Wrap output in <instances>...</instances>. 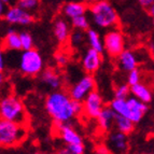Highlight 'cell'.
Here are the masks:
<instances>
[{"mask_svg":"<svg viewBox=\"0 0 154 154\" xmlns=\"http://www.w3.org/2000/svg\"><path fill=\"white\" fill-rule=\"evenodd\" d=\"M44 107L54 124H66L83 113V103L73 100L68 93L56 90L46 96Z\"/></svg>","mask_w":154,"mask_h":154,"instance_id":"6da1fadb","label":"cell"},{"mask_svg":"<svg viewBox=\"0 0 154 154\" xmlns=\"http://www.w3.org/2000/svg\"><path fill=\"white\" fill-rule=\"evenodd\" d=\"M88 12L92 22L99 28L112 29L118 26V12L108 0H99L91 5Z\"/></svg>","mask_w":154,"mask_h":154,"instance_id":"7a4b0ae2","label":"cell"},{"mask_svg":"<svg viewBox=\"0 0 154 154\" xmlns=\"http://www.w3.org/2000/svg\"><path fill=\"white\" fill-rule=\"evenodd\" d=\"M118 116L128 118L134 123H139L148 110L146 103H142L134 96H129L126 99L114 98L109 105Z\"/></svg>","mask_w":154,"mask_h":154,"instance_id":"3957f363","label":"cell"},{"mask_svg":"<svg viewBox=\"0 0 154 154\" xmlns=\"http://www.w3.org/2000/svg\"><path fill=\"white\" fill-rule=\"evenodd\" d=\"M28 135L26 124L0 119V148H12L21 144Z\"/></svg>","mask_w":154,"mask_h":154,"instance_id":"277c9868","label":"cell"},{"mask_svg":"<svg viewBox=\"0 0 154 154\" xmlns=\"http://www.w3.org/2000/svg\"><path fill=\"white\" fill-rule=\"evenodd\" d=\"M0 119L7 121L27 124V113L25 106L17 96L7 94L0 98Z\"/></svg>","mask_w":154,"mask_h":154,"instance_id":"5b68a950","label":"cell"},{"mask_svg":"<svg viewBox=\"0 0 154 154\" xmlns=\"http://www.w3.org/2000/svg\"><path fill=\"white\" fill-rule=\"evenodd\" d=\"M18 71L26 77H37L44 70V62L36 49L23 51L17 63Z\"/></svg>","mask_w":154,"mask_h":154,"instance_id":"8992f818","label":"cell"},{"mask_svg":"<svg viewBox=\"0 0 154 154\" xmlns=\"http://www.w3.org/2000/svg\"><path fill=\"white\" fill-rule=\"evenodd\" d=\"M103 49L112 58H116L125 50V40L123 33L119 29H110L103 37Z\"/></svg>","mask_w":154,"mask_h":154,"instance_id":"52a82bcc","label":"cell"},{"mask_svg":"<svg viewBox=\"0 0 154 154\" xmlns=\"http://www.w3.org/2000/svg\"><path fill=\"white\" fill-rule=\"evenodd\" d=\"M95 88L96 82L94 77L92 75L86 73L69 88L68 94L73 100L83 103V100L88 97L93 91H95Z\"/></svg>","mask_w":154,"mask_h":154,"instance_id":"ba28073f","label":"cell"},{"mask_svg":"<svg viewBox=\"0 0 154 154\" xmlns=\"http://www.w3.org/2000/svg\"><path fill=\"white\" fill-rule=\"evenodd\" d=\"M105 107L103 96L97 91H93L88 97L83 100V113L91 119H96Z\"/></svg>","mask_w":154,"mask_h":154,"instance_id":"9c48e42d","label":"cell"},{"mask_svg":"<svg viewBox=\"0 0 154 154\" xmlns=\"http://www.w3.org/2000/svg\"><path fill=\"white\" fill-rule=\"evenodd\" d=\"M5 20L11 25H29L33 22V16L30 12L24 10L17 5H10L5 13Z\"/></svg>","mask_w":154,"mask_h":154,"instance_id":"30bf717a","label":"cell"},{"mask_svg":"<svg viewBox=\"0 0 154 154\" xmlns=\"http://www.w3.org/2000/svg\"><path fill=\"white\" fill-rule=\"evenodd\" d=\"M103 64V55L101 53L94 49H88L85 51L83 54L82 59H81V65L82 68L88 75H93L100 68Z\"/></svg>","mask_w":154,"mask_h":154,"instance_id":"8fae6325","label":"cell"},{"mask_svg":"<svg viewBox=\"0 0 154 154\" xmlns=\"http://www.w3.org/2000/svg\"><path fill=\"white\" fill-rule=\"evenodd\" d=\"M108 149L114 154H124L128 150V139L127 135L116 131L109 134L107 139Z\"/></svg>","mask_w":154,"mask_h":154,"instance_id":"7c38bea8","label":"cell"},{"mask_svg":"<svg viewBox=\"0 0 154 154\" xmlns=\"http://www.w3.org/2000/svg\"><path fill=\"white\" fill-rule=\"evenodd\" d=\"M55 128H56L59 138L62 139L66 146H71V144L82 143L83 142L81 135L69 123L55 124Z\"/></svg>","mask_w":154,"mask_h":154,"instance_id":"4fadbf2b","label":"cell"},{"mask_svg":"<svg viewBox=\"0 0 154 154\" xmlns=\"http://www.w3.org/2000/svg\"><path fill=\"white\" fill-rule=\"evenodd\" d=\"M40 80L51 90H59L63 84V79L58 72L53 68H46L40 73Z\"/></svg>","mask_w":154,"mask_h":154,"instance_id":"5bb4252c","label":"cell"},{"mask_svg":"<svg viewBox=\"0 0 154 154\" xmlns=\"http://www.w3.org/2000/svg\"><path fill=\"white\" fill-rule=\"evenodd\" d=\"M116 62H118L119 67L126 72L136 69L138 66V58L131 50H124L121 54L116 57Z\"/></svg>","mask_w":154,"mask_h":154,"instance_id":"9a60e30c","label":"cell"},{"mask_svg":"<svg viewBox=\"0 0 154 154\" xmlns=\"http://www.w3.org/2000/svg\"><path fill=\"white\" fill-rule=\"evenodd\" d=\"M88 11V8L86 7L84 2L80 1H70L64 5L62 9V12L65 17L72 20V18L78 17V16L85 15Z\"/></svg>","mask_w":154,"mask_h":154,"instance_id":"2e32d148","label":"cell"},{"mask_svg":"<svg viewBox=\"0 0 154 154\" xmlns=\"http://www.w3.org/2000/svg\"><path fill=\"white\" fill-rule=\"evenodd\" d=\"M116 116V113L111 109L110 106H105L103 109L101 110V112H100L97 118H96L98 127H99L101 131H108L109 129L114 125Z\"/></svg>","mask_w":154,"mask_h":154,"instance_id":"e0dca14e","label":"cell"},{"mask_svg":"<svg viewBox=\"0 0 154 154\" xmlns=\"http://www.w3.org/2000/svg\"><path fill=\"white\" fill-rule=\"evenodd\" d=\"M53 32L54 37L59 43H66L70 38V27L64 18H57L53 25Z\"/></svg>","mask_w":154,"mask_h":154,"instance_id":"ac0fdd59","label":"cell"},{"mask_svg":"<svg viewBox=\"0 0 154 154\" xmlns=\"http://www.w3.org/2000/svg\"><path fill=\"white\" fill-rule=\"evenodd\" d=\"M2 48L7 51H21L22 43L20 33L13 29H10L2 40Z\"/></svg>","mask_w":154,"mask_h":154,"instance_id":"d6986e66","label":"cell"},{"mask_svg":"<svg viewBox=\"0 0 154 154\" xmlns=\"http://www.w3.org/2000/svg\"><path fill=\"white\" fill-rule=\"evenodd\" d=\"M131 94L144 103H149L152 100V91L148 85L141 82L131 86Z\"/></svg>","mask_w":154,"mask_h":154,"instance_id":"ffe728a7","label":"cell"},{"mask_svg":"<svg viewBox=\"0 0 154 154\" xmlns=\"http://www.w3.org/2000/svg\"><path fill=\"white\" fill-rule=\"evenodd\" d=\"M86 41H88V45L91 49H94L96 51L103 53L105 51L103 49V40L100 37L99 32L95 29L88 28L86 30Z\"/></svg>","mask_w":154,"mask_h":154,"instance_id":"44dd1931","label":"cell"},{"mask_svg":"<svg viewBox=\"0 0 154 154\" xmlns=\"http://www.w3.org/2000/svg\"><path fill=\"white\" fill-rule=\"evenodd\" d=\"M114 126H116V131H121V133L125 134V135H129L134 131L135 129V123L128 118L123 116H116V121H114Z\"/></svg>","mask_w":154,"mask_h":154,"instance_id":"7402d4cb","label":"cell"},{"mask_svg":"<svg viewBox=\"0 0 154 154\" xmlns=\"http://www.w3.org/2000/svg\"><path fill=\"white\" fill-rule=\"evenodd\" d=\"M70 43L73 48H80L86 41V33H84V31L82 30H77L75 29L73 32L70 35Z\"/></svg>","mask_w":154,"mask_h":154,"instance_id":"603a6c76","label":"cell"},{"mask_svg":"<svg viewBox=\"0 0 154 154\" xmlns=\"http://www.w3.org/2000/svg\"><path fill=\"white\" fill-rule=\"evenodd\" d=\"M71 25L77 30L85 31L90 28V21H88V17L85 14V15H81V16H78V17L72 18Z\"/></svg>","mask_w":154,"mask_h":154,"instance_id":"cb8c5ba5","label":"cell"},{"mask_svg":"<svg viewBox=\"0 0 154 154\" xmlns=\"http://www.w3.org/2000/svg\"><path fill=\"white\" fill-rule=\"evenodd\" d=\"M20 37H21L22 50H23V51L33 49V39L30 33L27 32V31H22V32L20 33Z\"/></svg>","mask_w":154,"mask_h":154,"instance_id":"d4e9b609","label":"cell"},{"mask_svg":"<svg viewBox=\"0 0 154 154\" xmlns=\"http://www.w3.org/2000/svg\"><path fill=\"white\" fill-rule=\"evenodd\" d=\"M131 95V86L127 83L126 84H121L116 86L114 90V98L119 99H126Z\"/></svg>","mask_w":154,"mask_h":154,"instance_id":"484cf974","label":"cell"},{"mask_svg":"<svg viewBox=\"0 0 154 154\" xmlns=\"http://www.w3.org/2000/svg\"><path fill=\"white\" fill-rule=\"evenodd\" d=\"M16 3L18 7L30 13L36 11L39 7V0H17Z\"/></svg>","mask_w":154,"mask_h":154,"instance_id":"4316f807","label":"cell"},{"mask_svg":"<svg viewBox=\"0 0 154 154\" xmlns=\"http://www.w3.org/2000/svg\"><path fill=\"white\" fill-rule=\"evenodd\" d=\"M140 80H141V73H140L138 68L127 72V84L129 86L140 83Z\"/></svg>","mask_w":154,"mask_h":154,"instance_id":"83f0119b","label":"cell"},{"mask_svg":"<svg viewBox=\"0 0 154 154\" xmlns=\"http://www.w3.org/2000/svg\"><path fill=\"white\" fill-rule=\"evenodd\" d=\"M54 58H55V62H56L57 66H59V67H66L70 62L69 54H67L66 52H62V51L57 52L56 54H55Z\"/></svg>","mask_w":154,"mask_h":154,"instance_id":"f1b7e54d","label":"cell"},{"mask_svg":"<svg viewBox=\"0 0 154 154\" xmlns=\"http://www.w3.org/2000/svg\"><path fill=\"white\" fill-rule=\"evenodd\" d=\"M68 149L72 152L73 154H84L85 152V146L82 143H77V144H71V146H67Z\"/></svg>","mask_w":154,"mask_h":154,"instance_id":"f546056e","label":"cell"},{"mask_svg":"<svg viewBox=\"0 0 154 154\" xmlns=\"http://www.w3.org/2000/svg\"><path fill=\"white\" fill-rule=\"evenodd\" d=\"M5 68V50L0 46V71H3Z\"/></svg>","mask_w":154,"mask_h":154,"instance_id":"4dcf8cb0","label":"cell"},{"mask_svg":"<svg viewBox=\"0 0 154 154\" xmlns=\"http://www.w3.org/2000/svg\"><path fill=\"white\" fill-rule=\"evenodd\" d=\"M8 9H9V5L0 0V18L2 17L5 18V13H7V11H8Z\"/></svg>","mask_w":154,"mask_h":154,"instance_id":"1f68e13d","label":"cell"},{"mask_svg":"<svg viewBox=\"0 0 154 154\" xmlns=\"http://www.w3.org/2000/svg\"><path fill=\"white\" fill-rule=\"evenodd\" d=\"M138 1V3H139V5L141 7V8H143V9H148L150 8V5L153 3V1L154 0H137Z\"/></svg>","mask_w":154,"mask_h":154,"instance_id":"d6a6232c","label":"cell"},{"mask_svg":"<svg viewBox=\"0 0 154 154\" xmlns=\"http://www.w3.org/2000/svg\"><path fill=\"white\" fill-rule=\"evenodd\" d=\"M96 151H97L98 154H108L109 152V149H108V146H99L96 149Z\"/></svg>","mask_w":154,"mask_h":154,"instance_id":"836d02e7","label":"cell"},{"mask_svg":"<svg viewBox=\"0 0 154 154\" xmlns=\"http://www.w3.org/2000/svg\"><path fill=\"white\" fill-rule=\"evenodd\" d=\"M55 154H73V153H72V152L68 149V146H64V148H62V149H59Z\"/></svg>","mask_w":154,"mask_h":154,"instance_id":"e575fe53","label":"cell"},{"mask_svg":"<svg viewBox=\"0 0 154 154\" xmlns=\"http://www.w3.org/2000/svg\"><path fill=\"white\" fill-rule=\"evenodd\" d=\"M5 75H3V71H0V91H1V88H2L3 84H5Z\"/></svg>","mask_w":154,"mask_h":154,"instance_id":"d590c367","label":"cell"},{"mask_svg":"<svg viewBox=\"0 0 154 154\" xmlns=\"http://www.w3.org/2000/svg\"><path fill=\"white\" fill-rule=\"evenodd\" d=\"M148 12H149L150 16H151V17L154 20V1H153V3L150 5V8L148 9Z\"/></svg>","mask_w":154,"mask_h":154,"instance_id":"8d00e7d4","label":"cell"},{"mask_svg":"<svg viewBox=\"0 0 154 154\" xmlns=\"http://www.w3.org/2000/svg\"><path fill=\"white\" fill-rule=\"evenodd\" d=\"M1 1H3V2L7 3V5H8L9 7H10V5H14V2H15V1H17V0H1Z\"/></svg>","mask_w":154,"mask_h":154,"instance_id":"74e56055","label":"cell"},{"mask_svg":"<svg viewBox=\"0 0 154 154\" xmlns=\"http://www.w3.org/2000/svg\"><path fill=\"white\" fill-rule=\"evenodd\" d=\"M84 1L91 5H93V3H95V2H97V1H99V0H84Z\"/></svg>","mask_w":154,"mask_h":154,"instance_id":"f35d334b","label":"cell"},{"mask_svg":"<svg viewBox=\"0 0 154 154\" xmlns=\"http://www.w3.org/2000/svg\"><path fill=\"white\" fill-rule=\"evenodd\" d=\"M30 154H43V153H41V152H32V153H30Z\"/></svg>","mask_w":154,"mask_h":154,"instance_id":"ab89813d","label":"cell"},{"mask_svg":"<svg viewBox=\"0 0 154 154\" xmlns=\"http://www.w3.org/2000/svg\"><path fill=\"white\" fill-rule=\"evenodd\" d=\"M154 54V53H153ZM153 72H154V55H153Z\"/></svg>","mask_w":154,"mask_h":154,"instance_id":"60d3db41","label":"cell"},{"mask_svg":"<svg viewBox=\"0 0 154 154\" xmlns=\"http://www.w3.org/2000/svg\"><path fill=\"white\" fill-rule=\"evenodd\" d=\"M148 154H154V153H148Z\"/></svg>","mask_w":154,"mask_h":154,"instance_id":"b9f144b4","label":"cell"}]
</instances>
